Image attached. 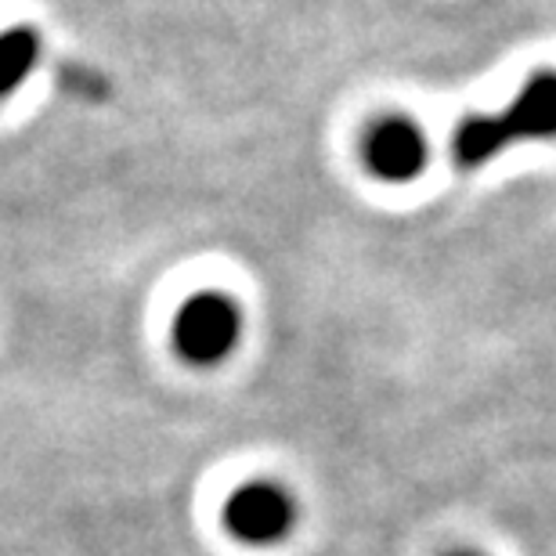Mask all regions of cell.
I'll return each instance as SVG.
<instances>
[{"label": "cell", "mask_w": 556, "mask_h": 556, "mask_svg": "<svg viewBox=\"0 0 556 556\" xmlns=\"http://www.w3.org/2000/svg\"><path fill=\"white\" fill-rule=\"evenodd\" d=\"M300 503L286 484L278 481H247L225 498L220 525L239 546L271 549L296 531Z\"/></svg>", "instance_id": "obj_3"}, {"label": "cell", "mask_w": 556, "mask_h": 556, "mask_svg": "<svg viewBox=\"0 0 556 556\" xmlns=\"http://www.w3.org/2000/svg\"><path fill=\"white\" fill-rule=\"evenodd\" d=\"M444 556H484V553H477V549H448Z\"/></svg>", "instance_id": "obj_6"}, {"label": "cell", "mask_w": 556, "mask_h": 556, "mask_svg": "<svg viewBox=\"0 0 556 556\" xmlns=\"http://www.w3.org/2000/svg\"><path fill=\"white\" fill-rule=\"evenodd\" d=\"M242 329H247V318L236 296L225 289H199L177 307L170 343L177 358L192 369H217L239 351Z\"/></svg>", "instance_id": "obj_2"}, {"label": "cell", "mask_w": 556, "mask_h": 556, "mask_svg": "<svg viewBox=\"0 0 556 556\" xmlns=\"http://www.w3.org/2000/svg\"><path fill=\"white\" fill-rule=\"evenodd\" d=\"M430 144L416 119L408 116H380L362 135V163L376 181L408 185L427 170Z\"/></svg>", "instance_id": "obj_4"}, {"label": "cell", "mask_w": 556, "mask_h": 556, "mask_svg": "<svg viewBox=\"0 0 556 556\" xmlns=\"http://www.w3.org/2000/svg\"><path fill=\"white\" fill-rule=\"evenodd\" d=\"M43 59V33L37 26H8L0 29V105L37 73Z\"/></svg>", "instance_id": "obj_5"}, {"label": "cell", "mask_w": 556, "mask_h": 556, "mask_svg": "<svg viewBox=\"0 0 556 556\" xmlns=\"http://www.w3.org/2000/svg\"><path fill=\"white\" fill-rule=\"evenodd\" d=\"M556 138V73H539L498 113L466 116L455 124L452 160L463 170L498 160L514 144Z\"/></svg>", "instance_id": "obj_1"}]
</instances>
